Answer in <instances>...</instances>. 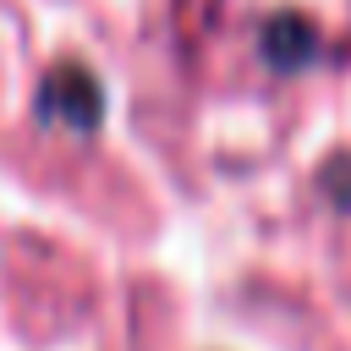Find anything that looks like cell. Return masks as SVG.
Masks as SVG:
<instances>
[{
	"label": "cell",
	"mask_w": 351,
	"mask_h": 351,
	"mask_svg": "<svg viewBox=\"0 0 351 351\" xmlns=\"http://www.w3.org/2000/svg\"><path fill=\"white\" fill-rule=\"evenodd\" d=\"M38 115L44 121H66L77 132H93L99 115H104V88L82 66H60V71H49V82L38 93Z\"/></svg>",
	"instance_id": "1"
},
{
	"label": "cell",
	"mask_w": 351,
	"mask_h": 351,
	"mask_svg": "<svg viewBox=\"0 0 351 351\" xmlns=\"http://www.w3.org/2000/svg\"><path fill=\"white\" fill-rule=\"evenodd\" d=\"M263 49L274 55V66H302V60L313 55V33H307V27L296 22V16H280V22L269 27Z\"/></svg>",
	"instance_id": "2"
}]
</instances>
